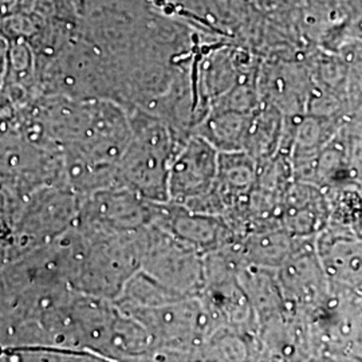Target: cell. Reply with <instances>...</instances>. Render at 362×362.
<instances>
[{"label": "cell", "mask_w": 362, "mask_h": 362, "mask_svg": "<svg viewBox=\"0 0 362 362\" xmlns=\"http://www.w3.org/2000/svg\"><path fill=\"white\" fill-rule=\"evenodd\" d=\"M179 145L160 121L139 122L121 157L132 191L156 204H167L169 167Z\"/></svg>", "instance_id": "1"}, {"label": "cell", "mask_w": 362, "mask_h": 362, "mask_svg": "<svg viewBox=\"0 0 362 362\" xmlns=\"http://www.w3.org/2000/svg\"><path fill=\"white\" fill-rule=\"evenodd\" d=\"M219 151L202 136L179 145L168 173V203L185 206L209 194L216 182Z\"/></svg>", "instance_id": "2"}, {"label": "cell", "mask_w": 362, "mask_h": 362, "mask_svg": "<svg viewBox=\"0 0 362 362\" xmlns=\"http://www.w3.org/2000/svg\"><path fill=\"white\" fill-rule=\"evenodd\" d=\"M315 254L325 276L357 290L361 282V246L356 236L324 233L318 239Z\"/></svg>", "instance_id": "3"}, {"label": "cell", "mask_w": 362, "mask_h": 362, "mask_svg": "<svg viewBox=\"0 0 362 362\" xmlns=\"http://www.w3.org/2000/svg\"><path fill=\"white\" fill-rule=\"evenodd\" d=\"M246 252L250 260L260 267L281 266L293 254L290 236L285 233H258L248 240Z\"/></svg>", "instance_id": "4"}]
</instances>
